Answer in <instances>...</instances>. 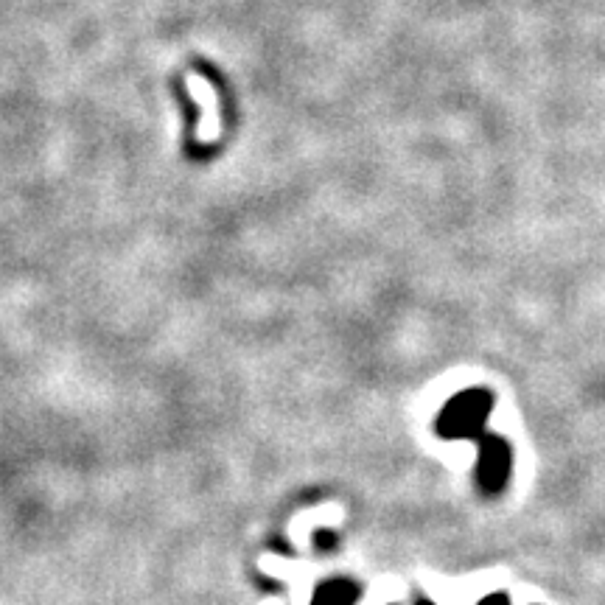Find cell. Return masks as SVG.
Instances as JSON below:
<instances>
[{
    "mask_svg": "<svg viewBox=\"0 0 605 605\" xmlns=\"http://www.w3.org/2000/svg\"><path fill=\"white\" fill-rule=\"evenodd\" d=\"M314 544H317V547H323V549L334 547V535H331V533H317Z\"/></svg>",
    "mask_w": 605,
    "mask_h": 605,
    "instance_id": "obj_4",
    "label": "cell"
},
{
    "mask_svg": "<svg viewBox=\"0 0 605 605\" xmlns=\"http://www.w3.org/2000/svg\"><path fill=\"white\" fill-rule=\"evenodd\" d=\"M418 605H435V603H432V600H421V603H418Z\"/></svg>",
    "mask_w": 605,
    "mask_h": 605,
    "instance_id": "obj_6",
    "label": "cell"
},
{
    "mask_svg": "<svg viewBox=\"0 0 605 605\" xmlns=\"http://www.w3.org/2000/svg\"><path fill=\"white\" fill-rule=\"evenodd\" d=\"M493 401L485 393H465L454 398L449 407L443 409L440 421H437V435L451 437V440H465V437H477L482 426L491 415Z\"/></svg>",
    "mask_w": 605,
    "mask_h": 605,
    "instance_id": "obj_1",
    "label": "cell"
},
{
    "mask_svg": "<svg viewBox=\"0 0 605 605\" xmlns=\"http://www.w3.org/2000/svg\"><path fill=\"white\" fill-rule=\"evenodd\" d=\"M362 597V586L348 577H337V580H325L320 589L314 591L311 605H353Z\"/></svg>",
    "mask_w": 605,
    "mask_h": 605,
    "instance_id": "obj_3",
    "label": "cell"
},
{
    "mask_svg": "<svg viewBox=\"0 0 605 605\" xmlns=\"http://www.w3.org/2000/svg\"><path fill=\"white\" fill-rule=\"evenodd\" d=\"M510 468H513V451H510V443H507L505 437H482L477 465L479 488L488 493V496H496V493L505 488Z\"/></svg>",
    "mask_w": 605,
    "mask_h": 605,
    "instance_id": "obj_2",
    "label": "cell"
},
{
    "mask_svg": "<svg viewBox=\"0 0 605 605\" xmlns=\"http://www.w3.org/2000/svg\"><path fill=\"white\" fill-rule=\"evenodd\" d=\"M479 605H510L505 594H491V597H485Z\"/></svg>",
    "mask_w": 605,
    "mask_h": 605,
    "instance_id": "obj_5",
    "label": "cell"
}]
</instances>
